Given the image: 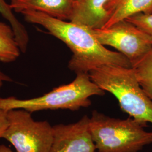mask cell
I'll return each mask as SVG.
<instances>
[{"mask_svg": "<svg viewBox=\"0 0 152 152\" xmlns=\"http://www.w3.org/2000/svg\"><path fill=\"white\" fill-rule=\"evenodd\" d=\"M104 94L105 91L91 80L88 73H78L71 83L55 87L39 97L28 99L14 96L0 98V109H23L31 113L45 110L77 111L91 105L90 97Z\"/></svg>", "mask_w": 152, "mask_h": 152, "instance_id": "3", "label": "cell"}, {"mask_svg": "<svg viewBox=\"0 0 152 152\" xmlns=\"http://www.w3.org/2000/svg\"><path fill=\"white\" fill-rule=\"evenodd\" d=\"M9 125L1 136L16 152H49L54 139L53 126L47 121H35L23 109L7 110Z\"/></svg>", "mask_w": 152, "mask_h": 152, "instance_id": "5", "label": "cell"}, {"mask_svg": "<svg viewBox=\"0 0 152 152\" xmlns=\"http://www.w3.org/2000/svg\"><path fill=\"white\" fill-rule=\"evenodd\" d=\"M89 131L98 152H138L152 144L147 124L129 117L112 118L96 110L89 119Z\"/></svg>", "mask_w": 152, "mask_h": 152, "instance_id": "4", "label": "cell"}, {"mask_svg": "<svg viewBox=\"0 0 152 152\" xmlns=\"http://www.w3.org/2000/svg\"><path fill=\"white\" fill-rule=\"evenodd\" d=\"M3 82H4L2 81H0V89L1 88V87H2V85H3Z\"/></svg>", "mask_w": 152, "mask_h": 152, "instance_id": "18", "label": "cell"}, {"mask_svg": "<svg viewBox=\"0 0 152 152\" xmlns=\"http://www.w3.org/2000/svg\"><path fill=\"white\" fill-rule=\"evenodd\" d=\"M89 119L85 115L75 123L53 126L54 139L49 152H95Z\"/></svg>", "mask_w": 152, "mask_h": 152, "instance_id": "7", "label": "cell"}, {"mask_svg": "<svg viewBox=\"0 0 152 152\" xmlns=\"http://www.w3.org/2000/svg\"><path fill=\"white\" fill-rule=\"evenodd\" d=\"M108 0H76L69 21L87 27L102 28L108 22L104 6Z\"/></svg>", "mask_w": 152, "mask_h": 152, "instance_id": "9", "label": "cell"}, {"mask_svg": "<svg viewBox=\"0 0 152 152\" xmlns=\"http://www.w3.org/2000/svg\"><path fill=\"white\" fill-rule=\"evenodd\" d=\"M8 125L9 120L7 118V110L0 109V139Z\"/></svg>", "mask_w": 152, "mask_h": 152, "instance_id": "15", "label": "cell"}, {"mask_svg": "<svg viewBox=\"0 0 152 152\" xmlns=\"http://www.w3.org/2000/svg\"><path fill=\"white\" fill-rule=\"evenodd\" d=\"M0 152H15L12 151L9 147L6 146L5 145H0Z\"/></svg>", "mask_w": 152, "mask_h": 152, "instance_id": "17", "label": "cell"}, {"mask_svg": "<svg viewBox=\"0 0 152 152\" xmlns=\"http://www.w3.org/2000/svg\"><path fill=\"white\" fill-rule=\"evenodd\" d=\"M99 43L117 49L132 66L152 49V37L126 19L107 28H90Z\"/></svg>", "mask_w": 152, "mask_h": 152, "instance_id": "6", "label": "cell"}, {"mask_svg": "<svg viewBox=\"0 0 152 152\" xmlns=\"http://www.w3.org/2000/svg\"><path fill=\"white\" fill-rule=\"evenodd\" d=\"M74 0H11L13 11L22 12L33 10L45 13L63 20H70L73 11Z\"/></svg>", "mask_w": 152, "mask_h": 152, "instance_id": "8", "label": "cell"}, {"mask_svg": "<svg viewBox=\"0 0 152 152\" xmlns=\"http://www.w3.org/2000/svg\"><path fill=\"white\" fill-rule=\"evenodd\" d=\"M132 67L142 88L152 100V49Z\"/></svg>", "mask_w": 152, "mask_h": 152, "instance_id": "13", "label": "cell"}, {"mask_svg": "<svg viewBox=\"0 0 152 152\" xmlns=\"http://www.w3.org/2000/svg\"><path fill=\"white\" fill-rule=\"evenodd\" d=\"M21 50L10 24L0 22V61L9 63L19 57Z\"/></svg>", "mask_w": 152, "mask_h": 152, "instance_id": "11", "label": "cell"}, {"mask_svg": "<svg viewBox=\"0 0 152 152\" xmlns=\"http://www.w3.org/2000/svg\"><path fill=\"white\" fill-rule=\"evenodd\" d=\"M104 9L108 22L102 28H107L136 14H152V0H108Z\"/></svg>", "mask_w": 152, "mask_h": 152, "instance_id": "10", "label": "cell"}, {"mask_svg": "<svg viewBox=\"0 0 152 152\" xmlns=\"http://www.w3.org/2000/svg\"><path fill=\"white\" fill-rule=\"evenodd\" d=\"M0 81L3 82H12L13 80L10 77L7 75L0 68Z\"/></svg>", "mask_w": 152, "mask_h": 152, "instance_id": "16", "label": "cell"}, {"mask_svg": "<svg viewBox=\"0 0 152 152\" xmlns=\"http://www.w3.org/2000/svg\"><path fill=\"white\" fill-rule=\"evenodd\" d=\"M88 74L101 89L114 95L122 112L135 120L152 125V100L141 87L132 67L104 65Z\"/></svg>", "mask_w": 152, "mask_h": 152, "instance_id": "2", "label": "cell"}, {"mask_svg": "<svg viewBox=\"0 0 152 152\" xmlns=\"http://www.w3.org/2000/svg\"><path fill=\"white\" fill-rule=\"evenodd\" d=\"M27 22L40 25L49 33L63 42L72 52L68 68L77 73H88L104 65L131 68L124 55L107 49L93 35L90 28L63 20L33 10L21 12Z\"/></svg>", "mask_w": 152, "mask_h": 152, "instance_id": "1", "label": "cell"}, {"mask_svg": "<svg viewBox=\"0 0 152 152\" xmlns=\"http://www.w3.org/2000/svg\"><path fill=\"white\" fill-rule=\"evenodd\" d=\"M149 34L152 37V14L139 13L126 19Z\"/></svg>", "mask_w": 152, "mask_h": 152, "instance_id": "14", "label": "cell"}, {"mask_svg": "<svg viewBox=\"0 0 152 152\" xmlns=\"http://www.w3.org/2000/svg\"><path fill=\"white\" fill-rule=\"evenodd\" d=\"M0 14L9 22L15 33L16 39L22 53L27 51L29 43V35L26 27L15 16L9 4L5 0H0Z\"/></svg>", "mask_w": 152, "mask_h": 152, "instance_id": "12", "label": "cell"}, {"mask_svg": "<svg viewBox=\"0 0 152 152\" xmlns=\"http://www.w3.org/2000/svg\"><path fill=\"white\" fill-rule=\"evenodd\" d=\"M74 1H76V0H74Z\"/></svg>", "mask_w": 152, "mask_h": 152, "instance_id": "19", "label": "cell"}]
</instances>
